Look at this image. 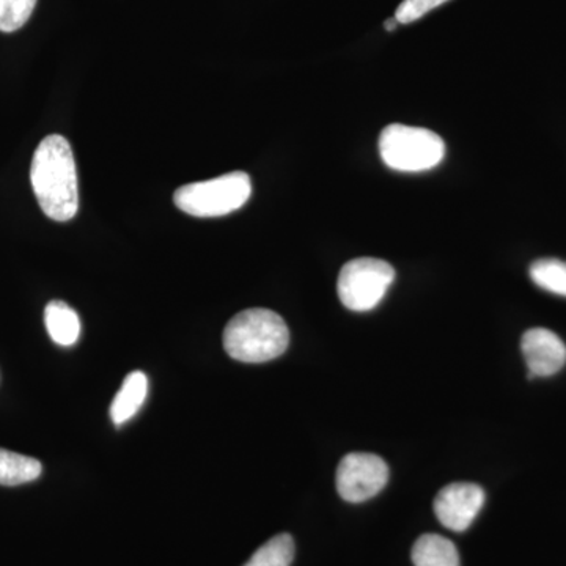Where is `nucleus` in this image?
<instances>
[{
  "mask_svg": "<svg viewBox=\"0 0 566 566\" xmlns=\"http://www.w3.org/2000/svg\"><path fill=\"white\" fill-rule=\"evenodd\" d=\"M33 193L52 221L66 222L80 210L76 163L70 142L59 134L44 137L31 167Z\"/></svg>",
  "mask_w": 566,
  "mask_h": 566,
  "instance_id": "f257e3e1",
  "label": "nucleus"
},
{
  "mask_svg": "<svg viewBox=\"0 0 566 566\" xmlns=\"http://www.w3.org/2000/svg\"><path fill=\"white\" fill-rule=\"evenodd\" d=\"M290 345V331L281 315L249 308L234 315L223 329V348L234 360L263 364L277 359Z\"/></svg>",
  "mask_w": 566,
  "mask_h": 566,
  "instance_id": "f03ea898",
  "label": "nucleus"
},
{
  "mask_svg": "<svg viewBox=\"0 0 566 566\" xmlns=\"http://www.w3.org/2000/svg\"><path fill=\"white\" fill-rule=\"evenodd\" d=\"M379 155L386 166L397 172H424L442 163L446 144L430 129L394 123L382 129Z\"/></svg>",
  "mask_w": 566,
  "mask_h": 566,
  "instance_id": "7ed1b4c3",
  "label": "nucleus"
},
{
  "mask_svg": "<svg viewBox=\"0 0 566 566\" xmlns=\"http://www.w3.org/2000/svg\"><path fill=\"white\" fill-rule=\"evenodd\" d=\"M252 193V182L245 172H232L212 180L191 182L175 192V205L196 218H219L240 210Z\"/></svg>",
  "mask_w": 566,
  "mask_h": 566,
  "instance_id": "20e7f679",
  "label": "nucleus"
},
{
  "mask_svg": "<svg viewBox=\"0 0 566 566\" xmlns=\"http://www.w3.org/2000/svg\"><path fill=\"white\" fill-rule=\"evenodd\" d=\"M395 281L392 264L385 260H352L338 274L337 293L342 304L353 312H370L381 303Z\"/></svg>",
  "mask_w": 566,
  "mask_h": 566,
  "instance_id": "39448f33",
  "label": "nucleus"
},
{
  "mask_svg": "<svg viewBox=\"0 0 566 566\" xmlns=\"http://www.w3.org/2000/svg\"><path fill=\"white\" fill-rule=\"evenodd\" d=\"M389 482V468L374 453H348L337 468V491L352 504H360L381 493Z\"/></svg>",
  "mask_w": 566,
  "mask_h": 566,
  "instance_id": "423d86ee",
  "label": "nucleus"
},
{
  "mask_svg": "<svg viewBox=\"0 0 566 566\" xmlns=\"http://www.w3.org/2000/svg\"><path fill=\"white\" fill-rule=\"evenodd\" d=\"M485 499V491L475 483H452L436 495L434 513L442 526L464 532L479 516Z\"/></svg>",
  "mask_w": 566,
  "mask_h": 566,
  "instance_id": "0eeeda50",
  "label": "nucleus"
},
{
  "mask_svg": "<svg viewBox=\"0 0 566 566\" xmlns=\"http://www.w3.org/2000/svg\"><path fill=\"white\" fill-rule=\"evenodd\" d=\"M531 378H547L558 374L566 364V346L562 338L545 327H534L521 340Z\"/></svg>",
  "mask_w": 566,
  "mask_h": 566,
  "instance_id": "6e6552de",
  "label": "nucleus"
},
{
  "mask_svg": "<svg viewBox=\"0 0 566 566\" xmlns=\"http://www.w3.org/2000/svg\"><path fill=\"white\" fill-rule=\"evenodd\" d=\"M148 395V378L142 371H133L115 395L111 406L112 422L122 427L140 411Z\"/></svg>",
  "mask_w": 566,
  "mask_h": 566,
  "instance_id": "1a4fd4ad",
  "label": "nucleus"
},
{
  "mask_svg": "<svg viewBox=\"0 0 566 566\" xmlns=\"http://www.w3.org/2000/svg\"><path fill=\"white\" fill-rule=\"evenodd\" d=\"M44 324L54 344L73 346L81 335V322L76 312L63 301H52L44 308Z\"/></svg>",
  "mask_w": 566,
  "mask_h": 566,
  "instance_id": "9d476101",
  "label": "nucleus"
},
{
  "mask_svg": "<svg viewBox=\"0 0 566 566\" xmlns=\"http://www.w3.org/2000/svg\"><path fill=\"white\" fill-rule=\"evenodd\" d=\"M412 562L416 566H461L455 545L444 536L434 534L417 539L412 547Z\"/></svg>",
  "mask_w": 566,
  "mask_h": 566,
  "instance_id": "9b49d317",
  "label": "nucleus"
},
{
  "mask_svg": "<svg viewBox=\"0 0 566 566\" xmlns=\"http://www.w3.org/2000/svg\"><path fill=\"white\" fill-rule=\"evenodd\" d=\"M41 475V463L35 458L0 449V485L18 486L33 482Z\"/></svg>",
  "mask_w": 566,
  "mask_h": 566,
  "instance_id": "f8f14e48",
  "label": "nucleus"
},
{
  "mask_svg": "<svg viewBox=\"0 0 566 566\" xmlns=\"http://www.w3.org/2000/svg\"><path fill=\"white\" fill-rule=\"evenodd\" d=\"M528 274L539 289L566 297V262L557 259L536 260Z\"/></svg>",
  "mask_w": 566,
  "mask_h": 566,
  "instance_id": "ddd939ff",
  "label": "nucleus"
},
{
  "mask_svg": "<svg viewBox=\"0 0 566 566\" xmlns=\"http://www.w3.org/2000/svg\"><path fill=\"white\" fill-rule=\"evenodd\" d=\"M293 558V538L289 534H281L264 543L244 566H290Z\"/></svg>",
  "mask_w": 566,
  "mask_h": 566,
  "instance_id": "4468645a",
  "label": "nucleus"
},
{
  "mask_svg": "<svg viewBox=\"0 0 566 566\" xmlns=\"http://www.w3.org/2000/svg\"><path fill=\"white\" fill-rule=\"evenodd\" d=\"M36 0H0V32L20 31L31 20Z\"/></svg>",
  "mask_w": 566,
  "mask_h": 566,
  "instance_id": "2eb2a0df",
  "label": "nucleus"
},
{
  "mask_svg": "<svg viewBox=\"0 0 566 566\" xmlns=\"http://www.w3.org/2000/svg\"><path fill=\"white\" fill-rule=\"evenodd\" d=\"M446 2L449 0H403L395 11V20L400 24H411L438 7L444 6Z\"/></svg>",
  "mask_w": 566,
  "mask_h": 566,
  "instance_id": "dca6fc26",
  "label": "nucleus"
},
{
  "mask_svg": "<svg viewBox=\"0 0 566 566\" xmlns=\"http://www.w3.org/2000/svg\"><path fill=\"white\" fill-rule=\"evenodd\" d=\"M398 24H400V22H398L397 20H395V18H392V20H387L385 22V29L387 32H394L395 29L398 28Z\"/></svg>",
  "mask_w": 566,
  "mask_h": 566,
  "instance_id": "f3484780",
  "label": "nucleus"
}]
</instances>
